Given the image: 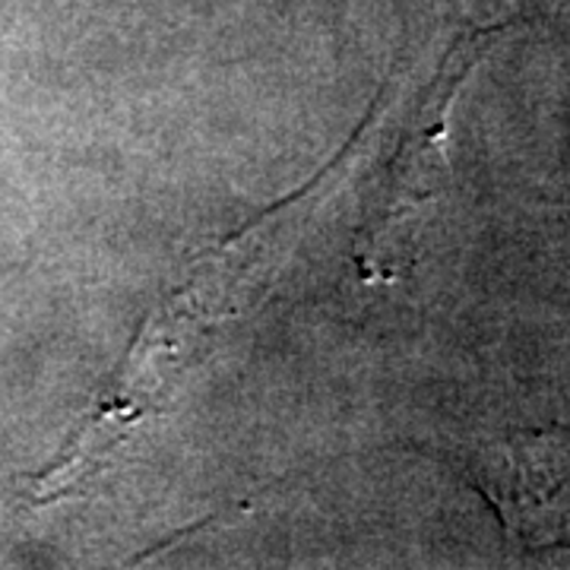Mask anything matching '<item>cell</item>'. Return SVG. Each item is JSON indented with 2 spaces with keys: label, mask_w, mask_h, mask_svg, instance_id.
I'll list each match as a JSON object with an SVG mask.
<instances>
[{
  "label": "cell",
  "mask_w": 570,
  "mask_h": 570,
  "mask_svg": "<svg viewBox=\"0 0 570 570\" xmlns=\"http://www.w3.org/2000/svg\"><path fill=\"white\" fill-rule=\"evenodd\" d=\"M472 489L527 549L564 546L570 535V434L513 431L466 456Z\"/></svg>",
  "instance_id": "6da1fadb"
}]
</instances>
